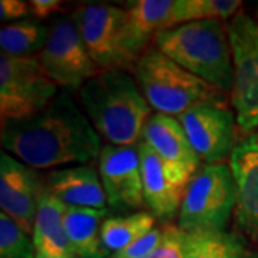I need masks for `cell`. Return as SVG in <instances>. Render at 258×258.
Returning <instances> with one entry per match:
<instances>
[{
    "label": "cell",
    "instance_id": "obj_1",
    "mask_svg": "<svg viewBox=\"0 0 258 258\" xmlns=\"http://www.w3.org/2000/svg\"><path fill=\"white\" fill-rule=\"evenodd\" d=\"M0 139L8 154L33 169L82 165L102 152L99 134L69 92L30 118L2 122Z\"/></svg>",
    "mask_w": 258,
    "mask_h": 258
},
{
    "label": "cell",
    "instance_id": "obj_2",
    "mask_svg": "<svg viewBox=\"0 0 258 258\" xmlns=\"http://www.w3.org/2000/svg\"><path fill=\"white\" fill-rule=\"evenodd\" d=\"M79 101L93 128L109 145L135 147L151 106L128 71H101L79 89Z\"/></svg>",
    "mask_w": 258,
    "mask_h": 258
},
{
    "label": "cell",
    "instance_id": "obj_3",
    "mask_svg": "<svg viewBox=\"0 0 258 258\" xmlns=\"http://www.w3.org/2000/svg\"><path fill=\"white\" fill-rule=\"evenodd\" d=\"M159 49L171 60L204 82L231 92L234 66L227 26L222 20H195L161 32Z\"/></svg>",
    "mask_w": 258,
    "mask_h": 258
},
{
    "label": "cell",
    "instance_id": "obj_4",
    "mask_svg": "<svg viewBox=\"0 0 258 258\" xmlns=\"http://www.w3.org/2000/svg\"><path fill=\"white\" fill-rule=\"evenodd\" d=\"M134 75L144 98L155 113L178 118L203 103L225 106L228 98V93L186 72L155 47L147 49L139 57Z\"/></svg>",
    "mask_w": 258,
    "mask_h": 258
},
{
    "label": "cell",
    "instance_id": "obj_5",
    "mask_svg": "<svg viewBox=\"0 0 258 258\" xmlns=\"http://www.w3.org/2000/svg\"><path fill=\"white\" fill-rule=\"evenodd\" d=\"M235 210V181L230 165L205 164L184 191L178 227L188 234L225 231Z\"/></svg>",
    "mask_w": 258,
    "mask_h": 258
},
{
    "label": "cell",
    "instance_id": "obj_6",
    "mask_svg": "<svg viewBox=\"0 0 258 258\" xmlns=\"http://www.w3.org/2000/svg\"><path fill=\"white\" fill-rule=\"evenodd\" d=\"M57 95L36 56L0 55V116L2 122L30 118L49 106Z\"/></svg>",
    "mask_w": 258,
    "mask_h": 258
},
{
    "label": "cell",
    "instance_id": "obj_7",
    "mask_svg": "<svg viewBox=\"0 0 258 258\" xmlns=\"http://www.w3.org/2000/svg\"><path fill=\"white\" fill-rule=\"evenodd\" d=\"M227 32L234 66L231 103L237 125L242 132H251L258 126V22L237 13Z\"/></svg>",
    "mask_w": 258,
    "mask_h": 258
},
{
    "label": "cell",
    "instance_id": "obj_8",
    "mask_svg": "<svg viewBox=\"0 0 258 258\" xmlns=\"http://www.w3.org/2000/svg\"><path fill=\"white\" fill-rule=\"evenodd\" d=\"M72 19L99 71H134L138 59L123 46L126 10L112 5L89 3L75 10Z\"/></svg>",
    "mask_w": 258,
    "mask_h": 258
},
{
    "label": "cell",
    "instance_id": "obj_9",
    "mask_svg": "<svg viewBox=\"0 0 258 258\" xmlns=\"http://www.w3.org/2000/svg\"><path fill=\"white\" fill-rule=\"evenodd\" d=\"M39 60L52 82L63 92L79 91L101 72L85 46L74 19L69 16H60L53 22Z\"/></svg>",
    "mask_w": 258,
    "mask_h": 258
},
{
    "label": "cell",
    "instance_id": "obj_10",
    "mask_svg": "<svg viewBox=\"0 0 258 258\" xmlns=\"http://www.w3.org/2000/svg\"><path fill=\"white\" fill-rule=\"evenodd\" d=\"M194 151L205 164H221L235 148L237 119L227 106L203 103L179 115Z\"/></svg>",
    "mask_w": 258,
    "mask_h": 258
},
{
    "label": "cell",
    "instance_id": "obj_11",
    "mask_svg": "<svg viewBox=\"0 0 258 258\" xmlns=\"http://www.w3.org/2000/svg\"><path fill=\"white\" fill-rule=\"evenodd\" d=\"M99 175L108 210L128 212L144 207L145 198L138 145H105L99 155Z\"/></svg>",
    "mask_w": 258,
    "mask_h": 258
},
{
    "label": "cell",
    "instance_id": "obj_12",
    "mask_svg": "<svg viewBox=\"0 0 258 258\" xmlns=\"http://www.w3.org/2000/svg\"><path fill=\"white\" fill-rule=\"evenodd\" d=\"M141 141L162 161L169 179L185 191L194 174L200 169L201 159L194 151L179 120L169 115L154 113L148 119Z\"/></svg>",
    "mask_w": 258,
    "mask_h": 258
},
{
    "label": "cell",
    "instance_id": "obj_13",
    "mask_svg": "<svg viewBox=\"0 0 258 258\" xmlns=\"http://www.w3.org/2000/svg\"><path fill=\"white\" fill-rule=\"evenodd\" d=\"M45 181L8 152L0 154V207L28 234L33 232Z\"/></svg>",
    "mask_w": 258,
    "mask_h": 258
},
{
    "label": "cell",
    "instance_id": "obj_14",
    "mask_svg": "<svg viewBox=\"0 0 258 258\" xmlns=\"http://www.w3.org/2000/svg\"><path fill=\"white\" fill-rule=\"evenodd\" d=\"M125 10L123 46L137 59L161 32L186 23V0H138Z\"/></svg>",
    "mask_w": 258,
    "mask_h": 258
},
{
    "label": "cell",
    "instance_id": "obj_15",
    "mask_svg": "<svg viewBox=\"0 0 258 258\" xmlns=\"http://www.w3.org/2000/svg\"><path fill=\"white\" fill-rule=\"evenodd\" d=\"M230 168L235 181V224L258 247V135H248L235 145Z\"/></svg>",
    "mask_w": 258,
    "mask_h": 258
},
{
    "label": "cell",
    "instance_id": "obj_16",
    "mask_svg": "<svg viewBox=\"0 0 258 258\" xmlns=\"http://www.w3.org/2000/svg\"><path fill=\"white\" fill-rule=\"evenodd\" d=\"M47 191L66 207L108 210L101 175L91 165L53 169L45 179Z\"/></svg>",
    "mask_w": 258,
    "mask_h": 258
},
{
    "label": "cell",
    "instance_id": "obj_17",
    "mask_svg": "<svg viewBox=\"0 0 258 258\" xmlns=\"http://www.w3.org/2000/svg\"><path fill=\"white\" fill-rule=\"evenodd\" d=\"M138 151L145 204L155 218L169 221L179 212L184 191L169 179L165 165L144 141L138 144Z\"/></svg>",
    "mask_w": 258,
    "mask_h": 258
},
{
    "label": "cell",
    "instance_id": "obj_18",
    "mask_svg": "<svg viewBox=\"0 0 258 258\" xmlns=\"http://www.w3.org/2000/svg\"><path fill=\"white\" fill-rule=\"evenodd\" d=\"M64 205L47 191L46 185L40 194L37 217L32 238L35 258H78L69 241L62 221Z\"/></svg>",
    "mask_w": 258,
    "mask_h": 258
},
{
    "label": "cell",
    "instance_id": "obj_19",
    "mask_svg": "<svg viewBox=\"0 0 258 258\" xmlns=\"http://www.w3.org/2000/svg\"><path fill=\"white\" fill-rule=\"evenodd\" d=\"M109 210L76 208L64 205L62 221L78 258H112L103 247L101 227Z\"/></svg>",
    "mask_w": 258,
    "mask_h": 258
},
{
    "label": "cell",
    "instance_id": "obj_20",
    "mask_svg": "<svg viewBox=\"0 0 258 258\" xmlns=\"http://www.w3.org/2000/svg\"><path fill=\"white\" fill-rule=\"evenodd\" d=\"M247 255L245 240L237 232H185L182 258H245Z\"/></svg>",
    "mask_w": 258,
    "mask_h": 258
},
{
    "label": "cell",
    "instance_id": "obj_21",
    "mask_svg": "<svg viewBox=\"0 0 258 258\" xmlns=\"http://www.w3.org/2000/svg\"><path fill=\"white\" fill-rule=\"evenodd\" d=\"M155 217L151 212H134L106 218L101 227L103 247L112 255L154 230Z\"/></svg>",
    "mask_w": 258,
    "mask_h": 258
},
{
    "label": "cell",
    "instance_id": "obj_22",
    "mask_svg": "<svg viewBox=\"0 0 258 258\" xmlns=\"http://www.w3.org/2000/svg\"><path fill=\"white\" fill-rule=\"evenodd\" d=\"M49 33L50 29L32 19L10 23L0 30L2 53L19 57L33 56L46 46Z\"/></svg>",
    "mask_w": 258,
    "mask_h": 258
},
{
    "label": "cell",
    "instance_id": "obj_23",
    "mask_svg": "<svg viewBox=\"0 0 258 258\" xmlns=\"http://www.w3.org/2000/svg\"><path fill=\"white\" fill-rule=\"evenodd\" d=\"M33 238L6 214H0V258H35Z\"/></svg>",
    "mask_w": 258,
    "mask_h": 258
},
{
    "label": "cell",
    "instance_id": "obj_24",
    "mask_svg": "<svg viewBox=\"0 0 258 258\" xmlns=\"http://www.w3.org/2000/svg\"><path fill=\"white\" fill-rule=\"evenodd\" d=\"M241 5L238 0H186V23L195 20L232 19Z\"/></svg>",
    "mask_w": 258,
    "mask_h": 258
},
{
    "label": "cell",
    "instance_id": "obj_25",
    "mask_svg": "<svg viewBox=\"0 0 258 258\" xmlns=\"http://www.w3.org/2000/svg\"><path fill=\"white\" fill-rule=\"evenodd\" d=\"M185 232L178 225L164 224L162 240L157 248L145 258H182Z\"/></svg>",
    "mask_w": 258,
    "mask_h": 258
},
{
    "label": "cell",
    "instance_id": "obj_26",
    "mask_svg": "<svg viewBox=\"0 0 258 258\" xmlns=\"http://www.w3.org/2000/svg\"><path fill=\"white\" fill-rule=\"evenodd\" d=\"M161 240H162V228H154L139 240L132 242L129 247L113 254L112 258H145L157 248Z\"/></svg>",
    "mask_w": 258,
    "mask_h": 258
},
{
    "label": "cell",
    "instance_id": "obj_27",
    "mask_svg": "<svg viewBox=\"0 0 258 258\" xmlns=\"http://www.w3.org/2000/svg\"><path fill=\"white\" fill-rule=\"evenodd\" d=\"M30 13L29 3L23 0H2L0 2V20L2 22H10L25 18Z\"/></svg>",
    "mask_w": 258,
    "mask_h": 258
},
{
    "label": "cell",
    "instance_id": "obj_28",
    "mask_svg": "<svg viewBox=\"0 0 258 258\" xmlns=\"http://www.w3.org/2000/svg\"><path fill=\"white\" fill-rule=\"evenodd\" d=\"M60 0H30V13L37 19H46L62 9Z\"/></svg>",
    "mask_w": 258,
    "mask_h": 258
},
{
    "label": "cell",
    "instance_id": "obj_29",
    "mask_svg": "<svg viewBox=\"0 0 258 258\" xmlns=\"http://www.w3.org/2000/svg\"><path fill=\"white\" fill-rule=\"evenodd\" d=\"M245 258H258V252H248V255Z\"/></svg>",
    "mask_w": 258,
    "mask_h": 258
}]
</instances>
